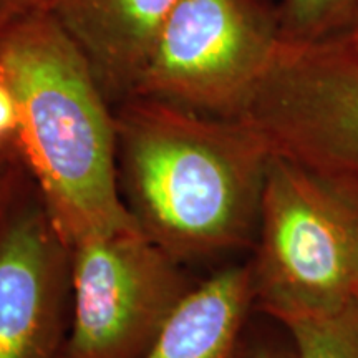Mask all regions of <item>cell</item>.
<instances>
[{
	"instance_id": "1",
	"label": "cell",
	"mask_w": 358,
	"mask_h": 358,
	"mask_svg": "<svg viewBox=\"0 0 358 358\" xmlns=\"http://www.w3.org/2000/svg\"><path fill=\"white\" fill-rule=\"evenodd\" d=\"M113 110L127 206L151 241L185 262L256 239L271 158L256 133L146 96Z\"/></svg>"
},
{
	"instance_id": "2",
	"label": "cell",
	"mask_w": 358,
	"mask_h": 358,
	"mask_svg": "<svg viewBox=\"0 0 358 358\" xmlns=\"http://www.w3.org/2000/svg\"><path fill=\"white\" fill-rule=\"evenodd\" d=\"M0 80L19 105L13 146L66 245L138 226L120 192L113 105L50 12L0 37Z\"/></svg>"
},
{
	"instance_id": "3",
	"label": "cell",
	"mask_w": 358,
	"mask_h": 358,
	"mask_svg": "<svg viewBox=\"0 0 358 358\" xmlns=\"http://www.w3.org/2000/svg\"><path fill=\"white\" fill-rule=\"evenodd\" d=\"M256 239L254 303L282 325L358 301V198L332 179L271 155Z\"/></svg>"
},
{
	"instance_id": "4",
	"label": "cell",
	"mask_w": 358,
	"mask_h": 358,
	"mask_svg": "<svg viewBox=\"0 0 358 358\" xmlns=\"http://www.w3.org/2000/svg\"><path fill=\"white\" fill-rule=\"evenodd\" d=\"M232 118L268 153L332 179L358 198V57L340 35L280 40Z\"/></svg>"
},
{
	"instance_id": "5",
	"label": "cell",
	"mask_w": 358,
	"mask_h": 358,
	"mask_svg": "<svg viewBox=\"0 0 358 358\" xmlns=\"http://www.w3.org/2000/svg\"><path fill=\"white\" fill-rule=\"evenodd\" d=\"M179 264L140 226L71 245L62 358L145 357L194 289Z\"/></svg>"
},
{
	"instance_id": "6",
	"label": "cell",
	"mask_w": 358,
	"mask_h": 358,
	"mask_svg": "<svg viewBox=\"0 0 358 358\" xmlns=\"http://www.w3.org/2000/svg\"><path fill=\"white\" fill-rule=\"evenodd\" d=\"M280 42L262 0H178L131 96L232 118Z\"/></svg>"
},
{
	"instance_id": "7",
	"label": "cell",
	"mask_w": 358,
	"mask_h": 358,
	"mask_svg": "<svg viewBox=\"0 0 358 358\" xmlns=\"http://www.w3.org/2000/svg\"><path fill=\"white\" fill-rule=\"evenodd\" d=\"M70 248L15 146L0 174V358H62Z\"/></svg>"
},
{
	"instance_id": "8",
	"label": "cell",
	"mask_w": 358,
	"mask_h": 358,
	"mask_svg": "<svg viewBox=\"0 0 358 358\" xmlns=\"http://www.w3.org/2000/svg\"><path fill=\"white\" fill-rule=\"evenodd\" d=\"M178 0H53L50 12L92 66L111 105L134 93Z\"/></svg>"
},
{
	"instance_id": "9",
	"label": "cell",
	"mask_w": 358,
	"mask_h": 358,
	"mask_svg": "<svg viewBox=\"0 0 358 358\" xmlns=\"http://www.w3.org/2000/svg\"><path fill=\"white\" fill-rule=\"evenodd\" d=\"M252 303L250 267L224 268L191 290L143 358H243Z\"/></svg>"
},
{
	"instance_id": "10",
	"label": "cell",
	"mask_w": 358,
	"mask_h": 358,
	"mask_svg": "<svg viewBox=\"0 0 358 358\" xmlns=\"http://www.w3.org/2000/svg\"><path fill=\"white\" fill-rule=\"evenodd\" d=\"M280 40L308 43L345 34L358 19V0H282Z\"/></svg>"
},
{
	"instance_id": "11",
	"label": "cell",
	"mask_w": 358,
	"mask_h": 358,
	"mask_svg": "<svg viewBox=\"0 0 358 358\" xmlns=\"http://www.w3.org/2000/svg\"><path fill=\"white\" fill-rule=\"evenodd\" d=\"M284 327L297 358H358V301L330 315Z\"/></svg>"
},
{
	"instance_id": "12",
	"label": "cell",
	"mask_w": 358,
	"mask_h": 358,
	"mask_svg": "<svg viewBox=\"0 0 358 358\" xmlns=\"http://www.w3.org/2000/svg\"><path fill=\"white\" fill-rule=\"evenodd\" d=\"M53 0H0V37L22 22L48 12Z\"/></svg>"
},
{
	"instance_id": "13",
	"label": "cell",
	"mask_w": 358,
	"mask_h": 358,
	"mask_svg": "<svg viewBox=\"0 0 358 358\" xmlns=\"http://www.w3.org/2000/svg\"><path fill=\"white\" fill-rule=\"evenodd\" d=\"M20 115L15 95L10 87L0 80V140L13 141L19 131Z\"/></svg>"
},
{
	"instance_id": "14",
	"label": "cell",
	"mask_w": 358,
	"mask_h": 358,
	"mask_svg": "<svg viewBox=\"0 0 358 358\" xmlns=\"http://www.w3.org/2000/svg\"><path fill=\"white\" fill-rule=\"evenodd\" d=\"M243 358H297V355L292 343L290 347H284L271 340H254V342L245 340Z\"/></svg>"
},
{
	"instance_id": "15",
	"label": "cell",
	"mask_w": 358,
	"mask_h": 358,
	"mask_svg": "<svg viewBox=\"0 0 358 358\" xmlns=\"http://www.w3.org/2000/svg\"><path fill=\"white\" fill-rule=\"evenodd\" d=\"M340 37L345 40L348 48H350V50L358 57V19L353 22V25L350 27V29H348L345 34L340 35Z\"/></svg>"
},
{
	"instance_id": "16",
	"label": "cell",
	"mask_w": 358,
	"mask_h": 358,
	"mask_svg": "<svg viewBox=\"0 0 358 358\" xmlns=\"http://www.w3.org/2000/svg\"><path fill=\"white\" fill-rule=\"evenodd\" d=\"M10 150H12V141L0 140V166H2V163L6 161L8 153H10Z\"/></svg>"
},
{
	"instance_id": "17",
	"label": "cell",
	"mask_w": 358,
	"mask_h": 358,
	"mask_svg": "<svg viewBox=\"0 0 358 358\" xmlns=\"http://www.w3.org/2000/svg\"><path fill=\"white\" fill-rule=\"evenodd\" d=\"M10 153H12V151H10ZM10 153H8V156H10ZM8 156H7V158H6V161H3V163H2V166H0V174H2V171H3V168H6V163H7Z\"/></svg>"
}]
</instances>
